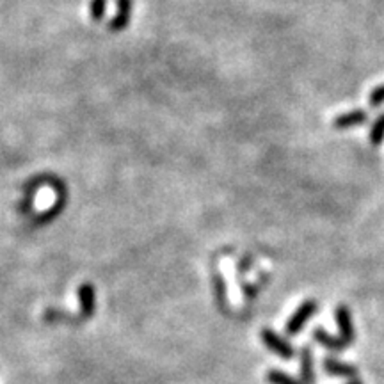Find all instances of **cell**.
I'll use <instances>...</instances> for the list:
<instances>
[{
  "label": "cell",
  "mask_w": 384,
  "mask_h": 384,
  "mask_svg": "<svg viewBox=\"0 0 384 384\" xmlns=\"http://www.w3.org/2000/svg\"><path fill=\"white\" fill-rule=\"evenodd\" d=\"M260 337L262 341H264V345L269 350H273L274 354H277L281 359L288 361V359L294 358V349H292V345L285 338L279 337L276 331H273L270 328H264L262 329Z\"/></svg>",
  "instance_id": "6da1fadb"
},
{
  "label": "cell",
  "mask_w": 384,
  "mask_h": 384,
  "mask_svg": "<svg viewBox=\"0 0 384 384\" xmlns=\"http://www.w3.org/2000/svg\"><path fill=\"white\" fill-rule=\"evenodd\" d=\"M301 383L313 384L315 383V374H313V356L308 347L301 350Z\"/></svg>",
  "instance_id": "52a82bcc"
},
{
  "label": "cell",
  "mask_w": 384,
  "mask_h": 384,
  "mask_svg": "<svg viewBox=\"0 0 384 384\" xmlns=\"http://www.w3.org/2000/svg\"><path fill=\"white\" fill-rule=\"evenodd\" d=\"M368 105L370 107L384 105V82L383 84L376 85V87L368 93Z\"/></svg>",
  "instance_id": "4fadbf2b"
},
{
  "label": "cell",
  "mask_w": 384,
  "mask_h": 384,
  "mask_svg": "<svg viewBox=\"0 0 384 384\" xmlns=\"http://www.w3.org/2000/svg\"><path fill=\"white\" fill-rule=\"evenodd\" d=\"M213 292H215V299H217V306L221 308L222 312H226L228 308V292H226V283L219 274L213 276Z\"/></svg>",
  "instance_id": "30bf717a"
},
{
  "label": "cell",
  "mask_w": 384,
  "mask_h": 384,
  "mask_svg": "<svg viewBox=\"0 0 384 384\" xmlns=\"http://www.w3.org/2000/svg\"><path fill=\"white\" fill-rule=\"evenodd\" d=\"M313 337H315V340L319 341L320 345L329 350H343L345 347H349L341 338L331 337L329 333H326L324 329H315V331H313Z\"/></svg>",
  "instance_id": "ba28073f"
},
{
  "label": "cell",
  "mask_w": 384,
  "mask_h": 384,
  "mask_svg": "<svg viewBox=\"0 0 384 384\" xmlns=\"http://www.w3.org/2000/svg\"><path fill=\"white\" fill-rule=\"evenodd\" d=\"M324 368L326 372H329L331 376H340V377H356L358 376V368L352 367V365H345V363H340L334 358L324 359Z\"/></svg>",
  "instance_id": "8992f818"
},
{
  "label": "cell",
  "mask_w": 384,
  "mask_h": 384,
  "mask_svg": "<svg viewBox=\"0 0 384 384\" xmlns=\"http://www.w3.org/2000/svg\"><path fill=\"white\" fill-rule=\"evenodd\" d=\"M368 121V114L365 109H350V111L340 112L333 118L331 125L337 130H352L356 127H361Z\"/></svg>",
  "instance_id": "3957f363"
},
{
  "label": "cell",
  "mask_w": 384,
  "mask_h": 384,
  "mask_svg": "<svg viewBox=\"0 0 384 384\" xmlns=\"http://www.w3.org/2000/svg\"><path fill=\"white\" fill-rule=\"evenodd\" d=\"M368 139L374 146H379L383 145L384 141V112L379 114L374 120V123L370 125V130H368Z\"/></svg>",
  "instance_id": "8fae6325"
},
{
  "label": "cell",
  "mask_w": 384,
  "mask_h": 384,
  "mask_svg": "<svg viewBox=\"0 0 384 384\" xmlns=\"http://www.w3.org/2000/svg\"><path fill=\"white\" fill-rule=\"evenodd\" d=\"M349 384H363V383H361V381H350Z\"/></svg>",
  "instance_id": "9a60e30c"
},
{
  "label": "cell",
  "mask_w": 384,
  "mask_h": 384,
  "mask_svg": "<svg viewBox=\"0 0 384 384\" xmlns=\"http://www.w3.org/2000/svg\"><path fill=\"white\" fill-rule=\"evenodd\" d=\"M317 303L313 301V299H308V301H304L301 306L295 310V313L294 315L288 319V322H286V334H297V333H301L303 331V328H304V324H306L308 320L312 319L313 315H315V312H317Z\"/></svg>",
  "instance_id": "7a4b0ae2"
},
{
  "label": "cell",
  "mask_w": 384,
  "mask_h": 384,
  "mask_svg": "<svg viewBox=\"0 0 384 384\" xmlns=\"http://www.w3.org/2000/svg\"><path fill=\"white\" fill-rule=\"evenodd\" d=\"M337 322L338 329H340V338L345 341L347 345H350L356 338V331L352 328V319H350V312L347 306L337 308Z\"/></svg>",
  "instance_id": "5b68a950"
},
{
  "label": "cell",
  "mask_w": 384,
  "mask_h": 384,
  "mask_svg": "<svg viewBox=\"0 0 384 384\" xmlns=\"http://www.w3.org/2000/svg\"><path fill=\"white\" fill-rule=\"evenodd\" d=\"M130 0H118V18L111 23L112 30H121L130 20Z\"/></svg>",
  "instance_id": "9c48e42d"
},
{
  "label": "cell",
  "mask_w": 384,
  "mask_h": 384,
  "mask_svg": "<svg viewBox=\"0 0 384 384\" xmlns=\"http://www.w3.org/2000/svg\"><path fill=\"white\" fill-rule=\"evenodd\" d=\"M103 11H105V0H93V4H91V13H93L94 20H102Z\"/></svg>",
  "instance_id": "5bb4252c"
},
{
  "label": "cell",
  "mask_w": 384,
  "mask_h": 384,
  "mask_svg": "<svg viewBox=\"0 0 384 384\" xmlns=\"http://www.w3.org/2000/svg\"><path fill=\"white\" fill-rule=\"evenodd\" d=\"M267 381H269L270 384H303V383H299V381H295L294 377H290L288 374H285V372H281V370H269V372H267Z\"/></svg>",
  "instance_id": "7c38bea8"
},
{
  "label": "cell",
  "mask_w": 384,
  "mask_h": 384,
  "mask_svg": "<svg viewBox=\"0 0 384 384\" xmlns=\"http://www.w3.org/2000/svg\"><path fill=\"white\" fill-rule=\"evenodd\" d=\"M78 304H81V315L84 319H91L94 315L96 294H94V286L91 283H82L78 286Z\"/></svg>",
  "instance_id": "277c9868"
}]
</instances>
